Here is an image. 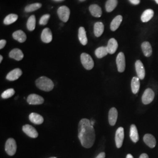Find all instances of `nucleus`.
<instances>
[{
    "label": "nucleus",
    "mask_w": 158,
    "mask_h": 158,
    "mask_svg": "<svg viewBox=\"0 0 158 158\" xmlns=\"http://www.w3.org/2000/svg\"><path fill=\"white\" fill-rule=\"evenodd\" d=\"M78 137L81 145L85 148H90L94 145L96 140L95 130L89 119L83 118L80 121Z\"/></svg>",
    "instance_id": "obj_1"
},
{
    "label": "nucleus",
    "mask_w": 158,
    "mask_h": 158,
    "mask_svg": "<svg viewBox=\"0 0 158 158\" xmlns=\"http://www.w3.org/2000/svg\"><path fill=\"white\" fill-rule=\"evenodd\" d=\"M36 85L41 90L50 91L54 87V83L52 80L45 76H42L36 80Z\"/></svg>",
    "instance_id": "obj_2"
},
{
    "label": "nucleus",
    "mask_w": 158,
    "mask_h": 158,
    "mask_svg": "<svg viewBox=\"0 0 158 158\" xmlns=\"http://www.w3.org/2000/svg\"><path fill=\"white\" fill-rule=\"evenodd\" d=\"M81 62L82 63L84 68L88 70H91L94 65V61L92 57L86 53H83L81 55Z\"/></svg>",
    "instance_id": "obj_3"
},
{
    "label": "nucleus",
    "mask_w": 158,
    "mask_h": 158,
    "mask_svg": "<svg viewBox=\"0 0 158 158\" xmlns=\"http://www.w3.org/2000/svg\"><path fill=\"white\" fill-rule=\"evenodd\" d=\"M17 143L13 138H9L6 141L5 145L6 152L8 155L13 156L17 152Z\"/></svg>",
    "instance_id": "obj_4"
},
{
    "label": "nucleus",
    "mask_w": 158,
    "mask_h": 158,
    "mask_svg": "<svg viewBox=\"0 0 158 158\" xmlns=\"http://www.w3.org/2000/svg\"><path fill=\"white\" fill-rule=\"evenodd\" d=\"M155 97L154 91L150 88H148L144 91L142 96V102L143 104H149L152 102Z\"/></svg>",
    "instance_id": "obj_5"
},
{
    "label": "nucleus",
    "mask_w": 158,
    "mask_h": 158,
    "mask_svg": "<svg viewBox=\"0 0 158 158\" xmlns=\"http://www.w3.org/2000/svg\"><path fill=\"white\" fill-rule=\"evenodd\" d=\"M70 10L66 6H62L59 8L57 10V14L60 19L64 23H66L70 17Z\"/></svg>",
    "instance_id": "obj_6"
},
{
    "label": "nucleus",
    "mask_w": 158,
    "mask_h": 158,
    "mask_svg": "<svg viewBox=\"0 0 158 158\" xmlns=\"http://www.w3.org/2000/svg\"><path fill=\"white\" fill-rule=\"evenodd\" d=\"M124 139V130L123 127H119L117 130L115 136V144L117 148H120L123 146Z\"/></svg>",
    "instance_id": "obj_7"
},
{
    "label": "nucleus",
    "mask_w": 158,
    "mask_h": 158,
    "mask_svg": "<svg viewBox=\"0 0 158 158\" xmlns=\"http://www.w3.org/2000/svg\"><path fill=\"white\" fill-rule=\"evenodd\" d=\"M116 63L118 71L120 73L124 72L125 69V57L124 54L123 52H119L116 59Z\"/></svg>",
    "instance_id": "obj_8"
},
{
    "label": "nucleus",
    "mask_w": 158,
    "mask_h": 158,
    "mask_svg": "<svg viewBox=\"0 0 158 158\" xmlns=\"http://www.w3.org/2000/svg\"><path fill=\"white\" fill-rule=\"evenodd\" d=\"M27 102L30 105H40L44 103V99L38 94H31L27 97Z\"/></svg>",
    "instance_id": "obj_9"
},
{
    "label": "nucleus",
    "mask_w": 158,
    "mask_h": 158,
    "mask_svg": "<svg viewBox=\"0 0 158 158\" xmlns=\"http://www.w3.org/2000/svg\"><path fill=\"white\" fill-rule=\"evenodd\" d=\"M23 131L25 134H26L31 138H36L38 136V133L37 131L34 127L30 125L27 124L23 125Z\"/></svg>",
    "instance_id": "obj_10"
},
{
    "label": "nucleus",
    "mask_w": 158,
    "mask_h": 158,
    "mask_svg": "<svg viewBox=\"0 0 158 158\" xmlns=\"http://www.w3.org/2000/svg\"><path fill=\"white\" fill-rule=\"evenodd\" d=\"M135 69L138 77L140 80H143L145 76V70L143 63L141 60H138L135 62Z\"/></svg>",
    "instance_id": "obj_11"
},
{
    "label": "nucleus",
    "mask_w": 158,
    "mask_h": 158,
    "mask_svg": "<svg viewBox=\"0 0 158 158\" xmlns=\"http://www.w3.org/2000/svg\"><path fill=\"white\" fill-rule=\"evenodd\" d=\"M22 74H23L22 70L19 68H17L12 70L10 72L7 74L6 76V79L10 81H14L19 79Z\"/></svg>",
    "instance_id": "obj_12"
},
{
    "label": "nucleus",
    "mask_w": 158,
    "mask_h": 158,
    "mask_svg": "<svg viewBox=\"0 0 158 158\" xmlns=\"http://www.w3.org/2000/svg\"><path fill=\"white\" fill-rule=\"evenodd\" d=\"M118 118V111L115 107L111 108L108 113V121L109 124L111 126H114L116 124Z\"/></svg>",
    "instance_id": "obj_13"
},
{
    "label": "nucleus",
    "mask_w": 158,
    "mask_h": 158,
    "mask_svg": "<svg viewBox=\"0 0 158 158\" xmlns=\"http://www.w3.org/2000/svg\"><path fill=\"white\" fill-rule=\"evenodd\" d=\"M143 140L147 146H148L151 148H153L156 146V139L154 137V136H153L150 134H145L143 136Z\"/></svg>",
    "instance_id": "obj_14"
},
{
    "label": "nucleus",
    "mask_w": 158,
    "mask_h": 158,
    "mask_svg": "<svg viewBox=\"0 0 158 158\" xmlns=\"http://www.w3.org/2000/svg\"><path fill=\"white\" fill-rule=\"evenodd\" d=\"M41 40L44 43H50L52 40V33L49 28H45L41 34Z\"/></svg>",
    "instance_id": "obj_15"
},
{
    "label": "nucleus",
    "mask_w": 158,
    "mask_h": 158,
    "mask_svg": "<svg viewBox=\"0 0 158 158\" xmlns=\"http://www.w3.org/2000/svg\"><path fill=\"white\" fill-rule=\"evenodd\" d=\"M29 118L31 122H32L35 124H42L44 121V119L43 117L37 113H31L29 116Z\"/></svg>",
    "instance_id": "obj_16"
},
{
    "label": "nucleus",
    "mask_w": 158,
    "mask_h": 158,
    "mask_svg": "<svg viewBox=\"0 0 158 158\" xmlns=\"http://www.w3.org/2000/svg\"><path fill=\"white\" fill-rule=\"evenodd\" d=\"M118 42L114 38H111L109 40L108 42L107 49L108 52L110 54H114L118 48Z\"/></svg>",
    "instance_id": "obj_17"
},
{
    "label": "nucleus",
    "mask_w": 158,
    "mask_h": 158,
    "mask_svg": "<svg viewBox=\"0 0 158 158\" xmlns=\"http://www.w3.org/2000/svg\"><path fill=\"white\" fill-rule=\"evenodd\" d=\"M9 56L12 59L16 60L17 61H20L23 58V54L21 50L16 48V49H14L10 52Z\"/></svg>",
    "instance_id": "obj_18"
},
{
    "label": "nucleus",
    "mask_w": 158,
    "mask_h": 158,
    "mask_svg": "<svg viewBox=\"0 0 158 158\" xmlns=\"http://www.w3.org/2000/svg\"><path fill=\"white\" fill-rule=\"evenodd\" d=\"M12 36L14 40L18 41L20 43H23L27 40L26 34L21 30H18L14 32L12 34Z\"/></svg>",
    "instance_id": "obj_19"
},
{
    "label": "nucleus",
    "mask_w": 158,
    "mask_h": 158,
    "mask_svg": "<svg viewBox=\"0 0 158 158\" xmlns=\"http://www.w3.org/2000/svg\"><path fill=\"white\" fill-rule=\"evenodd\" d=\"M130 136L132 141L136 143L139 141V135L135 125L132 124L130 127Z\"/></svg>",
    "instance_id": "obj_20"
},
{
    "label": "nucleus",
    "mask_w": 158,
    "mask_h": 158,
    "mask_svg": "<svg viewBox=\"0 0 158 158\" xmlns=\"http://www.w3.org/2000/svg\"><path fill=\"white\" fill-rule=\"evenodd\" d=\"M142 50L146 57H150L152 54V49L150 43L148 42H143L142 44Z\"/></svg>",
    "instance_id": "obj_21"
},
{
    "label": "nucleus",
    "mask_w": 158,
    "mask_h": 158,
    "mask_svg": "<svg viewBox=\"0 0 158 158\" xmlns=\"http://www.w3.org/2000/svg\"><path fill=\"white\" fill-rule=\"evenodd\" d=\"M89 10L93 17L99 18L102 15V8L97 4H93L90 6Z\"/></svg>",
    "instance_id": "obj_22"
},
{
    "label": "nucleus",
    "mask_w": 158,
    "mask_h": 158,
    "mask_svg": "<svg viewBox=\"0 0 158 158\" xmlns=\"http://www.w3.org/2000/svg\"><path fill=\"white\" fill-rule=\"evenodd\" d=\"M138 77H134L131 81V89L134 94H137L140 88V81Z\"/></svg>",
    "instance_id": "obj_23"
},
{
    "label": "nucleus",
    "mask_w": 158,
    "mask_h": 158,
    "mask_svg": "<svg viewBox=\"0 0 158 158\" xmlns=\"http://www.w3.org/2000/svg\"><path fill=\"white\" fill-rule=\"evenodd\" d=\"M79 40L80 43L83 45H86L87 44V38L86 35V32L84 27H80L79 29V34H78Z\"/></svg>",
    "instance_id": "obj_24"
},
{
    "label": "nucleus",
    "mask_w": 158,
    "mask_h": 158,
    "mask_svg": "<svg viewBox=\"0 0 158 158\" xmlns=\"http://www.w3.org/2000/svg\"><path fill=\"white\" fill-rule=\"evenodd\" d=\"M123 21V17L121 15H118L114 18L112 22L110 25V29L112 31H115L118 28L119 25H121V23Z\"/></svg>",
    "instance_id": "obj_25"
},
{
    "label": "nucleus",
    "mask_w": 158,
    "mask_h": 158,
    "mask_svg": "<svg viewBox=\"0 0 158 158\" xmlns=\"http://www.w3.org/2000/svg\"><path fill=\"white\" fill-rule=\"evenodd\" d=\"M104 30V24L101 22L96 23L94 27V32L96 37H100L102 35Z\"/></svg>",
    "instance_id": "obj_26"
},
{
    "label": "nucleus",
    "mask_w": 158,
    "mask_h": 158,
    "mask_svg": "<svg viewBox=\"0 0 158 158\" xmlns=\"http://www.w3.org/2000/svg\"><path fill=\"white\" fill-rule=\"evenodd\" d=\"M154 12L151 9H148L143 12L141 16V21L143 23H147L153 17Z\"/></svg>",
    "instance_id": "obj_27"
},
{
    "label": "nucleus",
    "mask_w": 158,
    "mask_h": 158,
    "mask_svg": "<svg viewBox=\"0 0 158 158\" xmlns=\"http://www.w3.org/2000/svg\"><path fill=\"white\" fill-rule=\"evenodd\" d=\"M108 53V52L107 47H105V46L99 47L95 51L96 56L99 59H101L103 57L107 56Z\"/></svg>",
    "instance_id": "obj_28"
},
{
    "label": "nucleus",
    "mask_w": 158,
    "mask_h": 158,
    "mask_svg": "<svg viewBox=\"0 0 158 158\" xmlns=\"http://www.w3.org/2000/svg\"><path fill=\"white\" fill-rule=\"evenodd\" d=\"M117 0H108L106 4V9L108 12L113 11L117 6Z\"/></svg>",
    "instance_id": "obj_29"
},
{
    "label": "nucleus",
    "mask_w": 158,
    "mask_h": 158,
    "mask_svg": "<svg viewBox=\"0 0 158 158\" xmlns=\"http://www.w3.org/2000/svg\"><path fill=\"white\" fill-rule=\"evenodd\" d=\"M18 15L14 14H11L7 15L4 20V23L5 25H10L15 23L18 19Z\"/></svg>",
    "instance_id": "obj_30"
},
{
    "label": "nucleus",
    "mask_w": 158,
    "mask_h": 158,
    "mask_svg": "<svg viewBox=\"0 0 158 158\" xmlns=\"http://www.w3.org/2000/svg\"><path fill=\"white\" fill-rule=\"evenodd\" d=\"M27 28L29 31H34L35 28V26H36V18L35 15H32L29 18L28 20L27 21Z\"/></svg>",
    "instance_id": "obj_31"
},
{
    "label": "nucleus",
    "mask_w": 158,
    "mask_h": 158,
    "mask_svg": "<svg viewBox=\"0 0 158 158\" xmlns=\"http://www.w3.org/2000/svg\"><path fill=\"white\" fill-rule=\"evenodd\" d=\"M42 6V4L40 3H34L27 6L25 8V11L27 12L35 11Z\"/></svg>",
    "instance_id": "obj_32"
},
{
    "label": "nucleus",
    "mask_w": 158,
    "mask_h": 158,
    "mask_svg": "<svg viewBox=\"0 0 158 158\" xmlns=\"http://www.w3.org/2000/svg\"><path fill=\"white\" fill-rule=\"evenodd\" d=\"M15 94V90L13 89H7L6 91H4L2 94H1V97L3 99H6L11 97L12 96H14Z\"/></svg>",
    "instance_id": "obj_33"
},
{
    "label": "nucleus",
    "mask_w": 158,
    "mask_h": 158,
    "mask_svg": "<svg viewBox=\"0 0 158 158\" xmlns=\"http://www.w3.org/2000/svg\"><path fill=\"white\" fill-rule=\"evenodd\" d=\"M50 18V15L49 14H45L41 17L40 19V24L41 25H45L47 24L48 22L49 19Z\"/></svg>",
    "instance_id": "obj_34"
},
{
    "label": "nucleus",
    "mask_w": 158,
    "mask_h": 158,
    "mask_svg": "<svg viewBox=\"0 0 158 158\" xmlns=\"http://www.w3.org/2000/svg\"><path fill=\"white\" fill-rule=\"evenodd\" d=\"M6 40H0V49H2L4 48V46H6Z\"/></svg>",
    "instance_id": "obj_35"
},
{
    "label": "nucleus",
    "mask_w": 158,
    "mask_h": 158,
    "mask_svg": "<svg viewBox=\"0 0 158 158\" xmlns=\"http://www.w3.org/2000/svg\"><path fill=\"white\" fill-rule=\"evenodd\" d=\"M129 1L132 4H133L134 5L139 4L140 2V0H129Z\"/></svg>",
    "instance_id": "obj_36"
},
{
    "label": "nucleus",
    "mask_w": 158,
    "mask_h": 158,
    "mask_svg": "<svg viewBox=\"0 0 158 158\" xmlns=\"http://www.w3.org/2000/svg\"><path fill=\"white\" fill-rule=\"evenodd\" d=\"M106 157V153L105 152H101L96 158H105Z\"/></svg>",
    "instance_id": "obj_37"
},
{
    "label": "nucleus",
    "mask_w": 158,
    "mask_h": 158,
    "mask_svg": "<svg viewBox=\"0 0 158 158\" xmlns=\"http://www.w3.org/2000/svg\"><path fill=\"white\" fill-rule=\"evenodd\" d=\"M139 158H149V156L147 153H142L139 156Z\"/></svg>",
    "instance_id": "obj_38"
},
{
    "label": "nucleus",
    "mask_w": 158,
    "mask_h": 158,
    "mask_svg": "<svg viewBox=\"0 0 158 158\" xmlns=\"http://www.w3.org/2000/svg\"><path fill=\"white\" fill-rule=\"evenodd\" d=\"M126 158H134V157H133V156H132L131 154H128V155H127Z\"/></svg>",
    "instance_id": "obj_39"
},
{
    "label": "nucleus",
    "mask_w": 158,
    "mask_h": 158,
    "mask_svg": "<svg viewBox=\"0 0 158 158\" xmlns=\"http://www.w3.org/2000/svg\"><path fill=\"white\" fill-rule=\"evenodd\" d=\"M90 123L93 126L94 125V124H95V121L94 120H93V119H91L90 121Z\"/></svg>",
    "instance_id": "obj_40"
},
{
    "label": "nucleus",
    "mask_w": 158,
    "mask_h": 158,
    "mask_svg": "<svg viewBox=\"0 0 158 158\" xmlns=\"http://www.w3.org/2000/svg\"><path fill=\"white\" fill-rule=\"evenodd\" d=\"M2 59H3V57H2V56L1 55V56H0V63H1Z\"/></svg>",
    "instance_id": "obj_41"
},
{
    "label": "nucleus",
    "mask_w": 158,
    "mask_h": 158,
    "mask_svg": "<svg viewBox=\"0 0 158 158\" xmlns=\"http://www.w3.org/2000/svg\"><path fill=\"white\" fill-rule=\"evenodd\" d=\"M53 1H57V2H60V1H63L64 0H53Z\"/></svg>",
    "instance_id": "obj_42"
},
{
    "label": "nucleus",
    "mask_w": 158,
    "mask_h": 158,
    "mask_svg": "<svg viewBox=\"0 0 158 158\" xmlns=\"http://www.w3.org/2000/svg\"><path fill=\"white\" fill-rule=\"evenodd\" d=\"M80 1H81V2H83V1H85V0H79Z\"/></svg>",
    "instance_id": "obj_43"
},
{
    "label": "nucleus",
    "mask_w": 158,
    "mask_h": 158,
    "mask_svg": "<svg viewBox=\"0 0 158 158\" xmlns=\"http://www.w3.org/2000/svg\"><path fill=\"white\" fill-rule=\"evenodd\" d=\"M155 1H156V2L158 4V0H155Z\"/></svg>",
    "instance_id": "obj_44"
},
{
    "label": "nucleus",
    "mask_w": 158,
    "mask_h": 158,
    "mask_svg": "<svg viewBox=\"0 0 158 158\" xmlns=\"http://www.w3.org/2000/svg\"><path fill=\"white\" fill-rule=\"evenodd\" d=\"M56 158V157H51V158Z\"/></svg>",
    "instance_id": "obj_45"
}]
</instances>
